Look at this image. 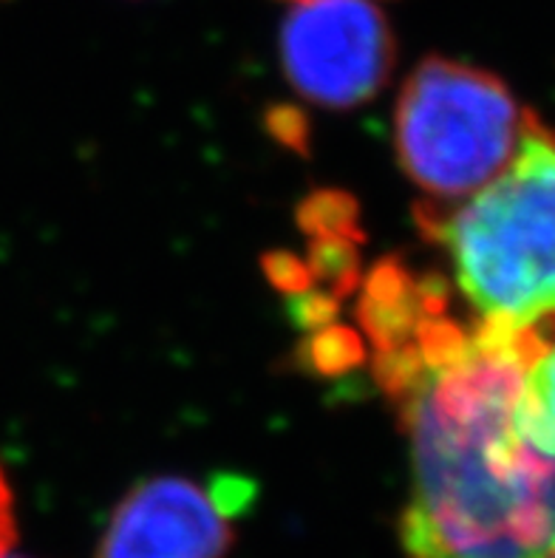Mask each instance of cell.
Instances as JSON below:
<instances>
[{"label":"cell","mask_w":555,"mask_h":558,"mask_svg":"<svg viewBox=\"0 0 555 558\" xmlns=\"http://www.w3.org/2000/svg\"><path fill=\"white\" fill-rule=\"evenodd\" d=\"M530 117L499 77L431 57L402 88L394 145L431 205H454L514 159Z\"/></svg>","instance_id":"cell-3"},{"label":"cell","mask_w":555,"mask_h":558,"mask_svg":"<svg viewBox=\"0 0 555 558\" xmlns=\"http://www.w3.org/2000/svg\"><path fill=\"white\" fill-rule=\"evenodd\" d=\"M14 536H17V527H14L12 490H9V482L3 476V468H0V556L12 550Z\"/></svg>","instance_id":"cell-7"},{"label":"cell","mask_w":555,"mask_h":558,"mask_svg":"<svg viewBox=\"0 0 555 558\" xmlns=\"http://www.w3.org/2000/svg\"><path fill=\"white\" fill-rule=\"evenodd\" d=\"M363 324L411 442L408 558H555V453L521 417L539 324H464L402 267L374 272Z\"/></svg>","instance_id":"cell-1"},{"label":"cell","mask_w":555,"mask_h":558,"mask_svg":"<svg viewBox=\"0 0 555 558\" xmlns=\"http://www.w3.org/2000/svg\"><path fill=\"white\" fill-rule=\"evenodd\" d=\"M417 216L476 324L528 329L555 318V131L535 113L491 182Z\"/></svg>","instance_id":"cell-2"},{"label":"cell","mask_w":555,"mask_h":558,"mask_svg":"<svg viewBox=\"0 0 555 558\" xmlns=\"http://www.w3.org/2000/svg\"><path fill=\"white\" fill-rule=\"evenodd\" d=\"M0 558H9V553H7V556H0Z\"/></svg>","instance_id":"cell-8"},{"label":"cell","mask_w":555,"mask_h":558,"mask_svg":"<svg viewBox=\"0 0 555 558\" xmlns=\"http://www.w3.org/2000/svg\"><path fill=\"white\" fill-rule=\"evenodd\" d=\"M281 60L303 97L354 108L386 83L391 28L372 0H295L281 28Z\"/></svg>","instance_id":"cell-4"},{"label":"cell","mask_w":555,"mask_h":558,"mask_svg":"<svg viewBox=\"0 0 555 558\" xmlns=\"http://www.w3.org/2000/svg\"><path fill=\"white\" fill-rule=\"evenodd\" d=\"M246 496L232 476L210 488L182 476L142 482L113 510L97 558H221Z\"/></svg>","instance_id":"cell-5"},{"label":"cell","mask_w":555,"mask_h":558,"mask_svg":"<svg viewBox=\"0 0 555 558\" xmlns=\"http://www.w3.org/2000/svg\"><path fill=\"white\" fill-rule=\"evenodd\" d=\"M521 417L530 437L555 453V318L539 324V347L524 372Z\"/></svg>","instance_id":"cell-6"}]
</instances>
